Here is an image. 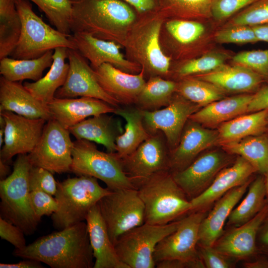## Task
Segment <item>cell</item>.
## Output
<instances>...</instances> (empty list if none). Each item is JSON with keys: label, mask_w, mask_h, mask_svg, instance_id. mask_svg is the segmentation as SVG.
Segmentation results:
<instances>
[{"label": "cell", "mask_w": 268, "mask_h": 268, "mask_svg": "<svg viewBox=\"0 0 268 268\" xmlns=\"http://www.w3.org/2000/svg\"><path fill=\"white\" fill-rule=\"evenodd\" d=\"M111 192L102 187L97 179L81 175L58 182L55 198L58 209L51 215L53 227L61 230L85 220L90 210Z\"/></svg>", "instance_id": "cell-6"}, {"label": "cell", "mask_w": 268, "mask_h": 268, "mask_svg": "<svg viewBox=\"0 0 268 268\" xmlns=\"http://www.w3.org/2000/svg\"><path fill=\"white\" fill-rule=\"evenodd\" d=\"M176 93L163 108L151 111L140 109L146 130L150 134L161 132L170 152L177 146L190 116L201 107Z\"/></svg>", "instance_id": "cell-15"}, {"label": "cell", "mask_w": 268, "mask_h": 268, "mask_svg": "<svg viewBox=\"0 0 268 268\" xmlns=\"http://www.w3.org/2000/svg\"><path fill=\"white\" fill-rule=\"evenodd\" d=\"M68 49L58 47L54 50L53 61L46 75L33 82H25L26 89L37 100L47 105L54 98L57 90L65 83L69 69Z\"/></svg>", "instance_id": "cell-31"}, {"label": "cell", "mask_w": 268, "mask_h": 268, "mask_svg": "<svg viewBox=\"0 0 268 268\" xmlns=\"http://www.w3.org/2000/svg\"><path fill=\"white\" fill-rule=\"evenodd\" d=\"M53 174L43 168L32 166L28 176L30 192L41 191L55 196L57 191L58 182L55 180Z\"/></svg>", "instance_id": "cell-47"}, {"label": "cell", "mask_w": 268, "mask_h": 268, "mask_svg": "<svg viewBox=\"0 0 268 268\" xmlns=\"http://www.w3.org/2000/svg\"><path fill=\"white\" fill-rule=\"evenodd\" d=\"M131 5L138 14L157 10L159 0H122Z\"/></svg>", "instance_id": "cell-53"}, {"label": "cell", "mask_w": 268, "mask_h": 268, "mask_svg": "<svg viewBox=\"0 0 268 268\" xmlns=\"http://www.w3.org/2000/svg\"><path fill=\"white\" fill-rule=\"evenodd\" d=\"M267 200L265 176L262 175L252 181L246 197L231 212L227 225L238 226L248 221L261 210Z\"/></svg>", "instance_id": "cell-37"}, {"label": "cell", "mask_w": 268, "mask_h": 268, "mask_svg": "<svg viewBox=\"0 0 268 268\" xmlns=\"http://www.w3.org/2000/svg\"><path fill=\"white\" fill-rule=\"evenodd\" d=\"M177 82L161 76H151L139 94L135 105L144 111H154L168 106L176 93Z\"/></svg>", "instance_id": "cell-36"}, {"label": "cell", "mask_w": 268, "mask_h": 268, "mask_svg": "<svg viewBox=\"0 0 268 268\" xmlns=\"http://www.w3.org/2000/svg\"><path fill=\"white\" fill-rule=\"evenodd\" d=\"M13 166L11 174L0 181V217L30 235L41 219L35 214L30 198L28 176L32 165L28 154L17 155Z\"/></svg>", "instance_id": "cell-5"}, {"label": "cell", "mask_w": 268, "mask_h": 268, "mask_svg": "<svg viewBox=\"0 0 268 268\" xmlns=\"http://www.w3.org/2000/svg\"><path fill=\"white\" fill-rule=\"evenodd\" d=\"M111 241L144 223V206L136 189L111 192L97 203Z\"/></svg>", "instance_id": "cell-10"}, {"label": "cell", "mask_w": 268, "mask_h": 268, "mask_svg": "<svg viewBox=\"0 0 268 268\" xmlns=\"http://www.w3.org/2000/svg\"><path fill=\"white\" fill-rule=\"evenodd\" d=\"M170 155L166 138L158 132L150 134L134 152L121 159L124 172L135 187L152 175L169 170Z\"/></svg>", "instance_id": "cell-13"}, {"label": "cell", "mask_w": 268, "mask_h": 268, "mask_svg": "<svg viewBox=\"0 0 268 268\" xmlns=\"http://www.w3.org/2000/svg\"><path fill=\"white\" fill-rule=\"evenodd\" d=\"M198 250L205 268H229L233 266L231 258L220 253L213 246L198 245Z\"/></svg>", "instance_id": "cell-49"}, {"label": "cell", "mask_w": 268, "mask_h": 268, "mask_svg": "<svg viewBox=\"0 0 268 268\" xmlns=\"http://www.w3.org/2000/svg\"><path fill=\"white\" fill-rule=\"evenodd\" d=\"M201 21L177 18L165 19L160 42L164 52L172 59L184 61L205 52L210 37Z\"/></svg>", "instance_id": "cell-11"}, {"label": "cell", "mask_w": 268, "mask_h": 268, "mask_svg": "<svg viewBox=\"0 0 268 268\" xmlns=\"http://www.w3.org/2000/svg\"><path fill=\"white\" fill-rule=\"evenodd\" d=\"M0 268H43L41 263L32 259H25L17 263L5 264L0 263Z\"/></svg>", "instance_id": "cell-55"}, {"label": "cell", "mask_w": 268, "mask_h": 268, "mask_svg": "<svg viewBox=\"0 0 268 268\" xmlns=\"http://www.w3.org/2000/svg\"><path fill=\"white\" fill-rule=\"evenodd\" d=\"M157 268H204V264L200 258L191 261L180 260H167L156 264Z\"/></svg>", "instance_id": "cell-52"}, {"label": "cell", "mask_w": 268, "mask_h": 268, "mask_svg": "<svg viewBox=\"0 0 268 268\" xmlns=\"http://www.w3.org/2000/svg\"><path fill=\"white\" fill-rule=\"evenodd\" d=\"M253 95L241 94L223 98L203 107L189 119L201 125L214 127L247 112Z\"/></svg>", "instance_id": "cell-30"}, {"label": "cell", "mask_w": 268, "mask_h": 268, "mask_svg": "<svg viewBox=\"0 0 268 268\" xmlns=\"http://www.w3.org/2000/svg\"><path fill=\"white\" fill-rule=\"evenodd\" d=\"M72 156L71 172L77 176L99 179L111 191L136 189L124 172L116 153L101 151L93 142L76 139L73 141Z\"/></svg>", "instance_id": "cell-8"}, {"label": "cell", "mask_w": 268, "mask_h": 268, "mask_svg": "<svg viewBox=\"0 0 268 268\" xmlns=\"http://www.w3.org/2000/svg\"><path fill=\"white\" fill-rule=\"evenodd\" d=\"M252 27L259 41L268 43V23Z\"/></svg>", "instance_id": "cell-57"}, {"label": "cell", "mask_w": 268, "mask_h": 268, "mask_svg": "<svg viewBox=\"0 0 268 268\" xmlns=\"http://www.w3.org/2000/svg\"><path fill=\"white\" fill-rule=\"evenodd\" d=\"M268 23V0H256L234 15L225 25L250 26Z\"/></svg>", "instance_id": "cell-43"}, {"label": "cell", "mask_w": 268, "mask_h": 268, "mask_svg": "<svg viewBox=\"0 0 268 268\" xmlns=\"http://www.w3.org/2000/svg\"><path fill=\"white\" fill-rule=\"evenodd\" d=\"M176 93L200 107L221 99L225 94L214 84L192 76L180 79Z\"/></svg>", "instance_id": "cell-41"}, {"label": "cell", "mask_w": 268, "mask_h": 268, "mask_svg": "<svg viewBox=\"0 0 268 268\" xmlns=\"http://www.w3.org/2000/svg\"><path fill=\"white\" fill-rule=\"evenodd\" d=\"M233 64L247 67L268 78V49L240 52L232 58Z\"/></svg>", "instance_id": "cell-45"}, {"label": "cell", "mask_w": 268, "mask_h": 268, "mask_svg": "<svg viewBox=\"0 0 268 268\" xmlns=\"http://www.w3.org/2000/svg\"><path fill=\"white\" fill-rule=\"evenodd\" d=\"M268 124V110L239 116L220 125L218 130V144L262 134Z\"/></svg>", "instance_id": "cell-33"}, {"label": "cell", "mask_w": 268, "mask_h": 268, "mask_svg": "<svg viewBox=\"0 0 268 268\" xmlns=\"http://www.w3.org/2000/svg\"><path fill=\"white\" fill-rule=\"evenodd\" d=\"M53 50L33 59H15L8 57L0 60V73L6 79L21 81L40 79L45 69L51 67L53 61Z\"/></svg>", "instance_id": "cell-34"}, {"label": "cell", "mask_w": 268, "mask_h": 268, "mask_svg": "<svg viewBox=\"0 0 268 268\" xmlns=\"http://www.w3.org/2000/svg\"><path fill=\"white\" fill-rule=\"evenodd\" d=\"M218 130L205 128L189 119L177 146L170 152L169 171L171 173L187 167L202 151L218 144Z\"/></svg>", "instance_id": "cell-21"}, {"label": "cell", "mask_w": 268, "mask_h": 268, "mask_svg": "<svg viewBox=\"0 0 268 268\" xmlns=\"http://www.w3.org/2000/svg\"><path fill=\"white\" fill-rule=\"evenodd\" d=\"M256 0H211L212 19L217 22L229 20Z\"/></svg>", "instance_id": "cell-46"}, {"label": "cell", "mask_w": 268, "mask_h": 268, "mask_svg": "<svg viewBox=\"0 0 268 268\" xmlns=\"http://www.w3.org/2000/svg\"><path fill=\"white\" fill-rule=\"evenodd\" d=\"M189 213L181 219L174 231L157 245L153 255L155 264L167 260L191 261L201 258L198 250L199 229L207 212L205 209Z\"/></svg>", "instance_id": "cell-14"}, {"label": "cell", "mask_w": 268, "mask_h": 268, "mask_svg": "<svg viewBox=\"0 0 268 268\" xmlns=\"http://www.w3.org/2000/svg\"><path fill=\"white\" fill-rule=\"evenodd\" d=\"M131 106L120 107L115 113L126 122L124 131L116 140V153L120 158L131 154L150 135L144 126L141 110Z\"/></svg>", "instance_id": "cell-32"}, {"label": "cell", "mask_w": 268, "mask_h": 268, "mask_svg": "<svg viewBox=\"0 0 268 268\" xmlns=\"http://www.w3.org/2000/svg\"><path fill=\"white\" fill-rule=\"evenodd\" d=\"M69 69L64 85L56 91L55 97L71 98L78 96L92 97L104 101L119 108L120 104L101 87L94 69L76 49H68Z\"/></svg>", "instance_id": "cell-16"}, {"label": "cell", "mask_w": 268, "mask_h": 268, "mask_svg": "<svg viewBox=\"0 0 268 268\" xmlns=\"http://www.w3.org/2000/svg\"><path fill=\"white\" fill-rule=\"evenodd\" d=\"M72 33L83 32L124 47L138 14L122 0H71Z\"/></svg>", "instance_id": "cell-2"}, {"label": "cell", "mask_w": 268, "mask_h": 268, "mask_svg": "<svg viewBox=\"0 0 268 268\" xmlns=\"http://www.w3.org/2000/svg\"><path fill=\"white\" fill-rule=\"evenodd\" d=\"M209 82L225 93H247L254 91L263 78L244 66L224 64L210 72L193 75Z\"/></svg>", "instance_id": "cell-28"}, {"label": "cell", "mask_w": 268, "mask_h": 268, "mask_svg": "<svg viewBox=\"0 0 268 268\" xmlns=\"http://www.w3.org/2000/svg\"><path fill=\"white\" fill-rule=\"evenodd\" d=\"M268 216V198L261 210L253 218L235 226L216 241L213 247L223 254L233 259L256 257L258 254L257 235L260 228Z\"/></svg>", "instance_id": "cell-20"}, {"label": "cell", "mask_w": 268, "mask_h": 268, "mask_svg": "<svg viewBox=\"0 0 268 268\" xmlns=\"http://www.w3.org/2000/svg\"><path fill=\"white\" fill-rule=\"evenodd\" d=\"M211 0H159L158 10L165 18L198 21L212 19Z\"/></svg>", "instance_id": "cell-39"}, {"label": "cell", "mask_w": 268, "mask_h": 268, "mask_svg": "<svg viewBox=\"0 0 268 268\" xmlns=\"http://www.w3.org/2000/svg\"><path fill=\"white\" fill-rule=\"evenodd\" d=\"M230 154H237L248 161L262 175L268 173V137L259 135L220 144Z\"/></svg>", "instance_id": "cell-35"}, {"label": "cell", "mask_w": 268, "mask_h": 268, "mask_svg": "<svg viewBox=\"0 0 268 268\" xmlns=\"http://www.w3.org/2000/svg\"><path fill=\"white\" fill-rule=\"evenodd\" d=\"M256 172L248 161L238 156L232 165L224 168L218 173L203 192L190 200V212L205 210L227 192L250 179Z\"/></svg>", "instance_id": "cell-23"}, {"label": "cell", "mask_w": 268, "mask_h": 268, "mask_svg": "<svg viewBox=\"0 0 268 268\" xmlns=\"http://www.w3.org/2000/svg\"><path fill=\"white\" fill-rule=\"evenodd\" d=\"M8 111L30 119H53L47 105L35 98L21 81L0 78V111Z\"/></svg>", "instance_id": "cell-26"}, {"label": "cell", "mask_w": 268, "mask_h": 268, "mask_svg": "<svg viewBox=\"0 0 268 268\" xmlns=\"http://www.w3.org/2000/svg\"><path fill=\"white\" fill-rule=\"evenodd\" d=\"M268 110V86L259 90L250 102L247 112H254L263 110Z\"/></svg>", "instance_id": "cell-51"}, {"label": "cell", "mask_w": 268, "mask_h": 268, "mask_svg": "<svg viewBox=\"0 0 268 268\" xmlns=\"http://www.w3.org/2000/svg\"><path fill=\"white\" fill-rule=\"evenodd\" d=\"M30 198L35 213L41 219L44 215H52L58 209V203L56 199L46 192L31 191Z\"/></svg>", "instance_id": "cell-48"}, {"label": "cell", "mask_w": 268, "mask_h": 268, "mask_svg": "<svg viewBox=\"0 0 268 268\" xmlns=\"http://www.w3.org/2000/svg\"><path fill=\"white\" fill-rule=\"evenodd\" d=\"M47 106L52 118L67 129L92 116L104 113L115 114L118 108L104 101L88 97H55Z\"/></svg>", "instance_id": "cell-24"}, {"label": "cell", "mask_w": 268, "mask_h": 268, "mask_svg": "<svg viewBox=\"0 0 268 268\" xmlns=\"http://www.w3.org/2000/svg\"><path fill=\"white\" fill-rule=\"evenodd\" d=\"M110 113L89 117L69 128L76 139H84L103 145L107 151L116 152V140L123 131Z\"/></svg>", "instance_id": "cell-29"}, {"label": "cell", "mask_w": 268, "mask_h": 268, "mask_svg": "<svg viewBox=\"0 0 268 268\" xmlns=\"http://www.w3.org/2000/svg\"><path fill=\"white\" fill-rule=\"evenodd\" d=\"M85 220L95 259L93 268H128L116 253L97 204L90 210Z\"/></svg>", "instance_id": "cell-27"}, {"label": "cell", "mask_w": 268, "mask_h": 268, "mask_svg": "<svg viewBox=\"0 0 268 268\" xmlns=\"http://www.w3.org/2000/svg\"><path fill=\"white\" fill-rule=\"evenodd\" d=\"M257 246L258 253L268 257V216L263 222L259 230Z\"/></svg>", "instance_id": "cell-54"}, {"label": "cell", "mask_w": 268, "mask_h": 268, "mask_svg": "<svg viewBox=\"0 0 268 268\" xmlns=\"http://www.w3.org/2000/svg\"><path fill=\"white\" fill-rule=\"evenodd\" d=\"M12 255L32 259L52 268H92L94 262L86 222L41 237Z\"/></svg>", "instance_id": "cell-1"}, {"label": "cell", "mask_w": 268, "mask_h": 268, "mask_svg": "<svg viewBox=\"0 0 268 268\" xmlns=\"http://www.w3.org/2000/svg\"><path fill=\"white\" fill-rule=\"evenodd\" d=\"M21 31V21L15 0H0V60L11 55Z\"/></svg>", "instance_id": "cell-38"}, {"label": "cell", "mask_w": 268, "mask_h": 268, "mask_svg": "<svg viewBox=\"0 0 268 268\" xmlns=\"http://www.w3.org/2000/svg\"><path fill=\"white\" fill-rule=\"evenodd\" d=\"M70 38L76 49L90 62L93 69L108 63L131 74L138 73L142 69L138 64L126 58L120 51L123 47L114 42L101 39L83 32L73 33Z\"/></svg>", "instance_id": "cell-19"}, {"label": "cell", "mask_w": 268, "mask_h": 268, "mask_svg": "<svg viewBox=\"0 0 268 268\" xmlns=\"http://www.w3.org/2000/svg\"><path fill=\"white\" fill-rule=\"evenodd\" d=\"M144 206L145 223L165 225L188 213L190 200L171 172H158L135 186Z\"/></svg>", "instance_id": "cell-4"}, {"label": "cell", "mask_w": 268, "mask_h": 268, "mask_svg": "<svg viewBox=\"0 0 268 268\" xmlns=\"http://www.w3.org/2000/svg\"><path fill=\"white\" fill-rule=\"evenodd\" d=\"M165 19L158 9L138 14L123 47L127 59L138 64L149 77L169 79L171 76L172 59L164 52L160 42Z\"/></svg>", "instance_id": "cell-3"}, {"label": "cell", "mask_w": 268, "mask_h": 268, "mask_svg": "<svg viewBox=\"0 0 268 268\" xmlns=\"http://www.w3.org/2000/svg\"><path fill=\"white\" fill-rule=\"evenodd\" d=\"M21 21L18 42L10 55L15 59L39 58L47 52L58 47L76 49L71 35L64 34L46 23L33 10L28 0H15Z\"/></svg>", "instance_id": "cell-7"}, {"label": "cell", "mask_w": 268, "mask_h": 268, "mask_svg": "<svg viewBox=\"0 0 268 268\" xmlns=\"http://www.w3.org/2000/svg\"><path fill=\"white\" fill-rule=\"evenodd\" d=\"M34 2L60 32L70 35L72 19L71 0H28Z\"/></svg>", "instance_id": "cell-42"}, {"label": "cell", "mask_w": 268, "mask_h": 268, "mask_svg": "<svg viewBox=\"0 0 268 268\" xmlns=\"http://www.w3.org/2000/svg\"><path fill=\"white\" fill-rule=\"evenodd\" d=\"M230 58V54L225 51L209 50L197 58L181 61L171 70V75H174L180 79L209 72L225 64Z\"/></svg>", "instance_id": "cell-40"}, {"label": "cell", "mask_w": 268, "mask_h": 268, "mask_svg": "<svg viewBox=\"0 0 268 268\" xmlns=\"http://www.w3.org/2000/svg\"><path fill=\"white\" fill-rule=\"evenodd\" d=\"M93 69L101 87L120 105L135 104L146 82L142 69L138 73L131 74L104 63Z\"/></svg>", "instance_id": "cell-22"}, {"label": "cell", "mask_w": 268, "mask_h": 268, "mask_svg": "<svg viewBox=\"0 0 268 268\" xmlns=\"http://www.w3.org/2000/svg\"><path fill=\"white\" fill-rule=\"evenodd\" d=\"M24 234L19 227L0 217V236L15 249H22L26 246Z\"/></svg>", "instance_id": "cell-50"}, {"label": "cell", "mask_w": 268, "mask_h": 268, "mask_svg": "<svg viewBox=\"0 0 268 268\" xmlns=\"http://www.w3.org/2000/svg\"><path fill=\"white\" fill-rule=\"evenodd\" d=\"M9 163L0 159V179L2 180L7 178L9 175L10 168Z\"/></svg>", "instance_id": "cell-58"}, {"label": "cell", "mask_w": 268, "mask_h": 268, "mask_svg": "<svg viewBox=\"0 0 268 268\" xmlns=\"http://www.w3.org/2000/svg\"><path fill=\"white\" fill-rule=\"evenodd\" d=\"M213 40L220 44H244L258 42L252 26L224 25L213 34Z\"/></svg>", "instance_id": "cell-44"}, {"label": "cell", "mask_w": 268, "mask_h": 268, "mask_svg": "<svg viewBox=\"0 0 268 268\" xmlns=\"http://www.w3.org/2000/svg\"><path fill=\"white\" fill-rule=\"evenodd\" d=\"M228 162L229 158L225 154L212 151L195 159L184 169L171 173L176 183L191 200L210 185Z\"/></svg>", "instance_id": "cell-18"}, {"label": "cell", "mask_w": 268, "mask_h": 268, "mask_svg": "<svg viewBox=\"0 0 268 268\" xmlns=\"http://www.w3.org/2000/svg\"><path fill=\"white\" fill-rule=\"evenodd\" d=\"M0 114L6 123L0 159L9 164L14 156L29 154L33 150L40 139L47 121L28 118L8 111H0Z\"/></svg>", "instance_id": "cell-17"}, {"label": "cell", "mask_w": 268, "mask_h": 268, "mask_svg": "<svg viewBox=\"0 0 268 268\" xmlns=\"http://www.w3.org/2000/svg\"><path fill=\"white\" fill-rule=\"evenodd\" d=\"M181 219L165 225L147 223L136 226L121 236L114 244L120 260L128 268H154L153 255L158 243L174 231Z\"/></svg>", "instance_id": "cell-9"}, {"label": "cell", "mask_w": 268, "mask_h": 268, "mask_svg": "<svg viewBox=\"0 0 268 268\" xmlns=\"http://www.w3.org/2000/svg\"><path fill=\"white\" fill-rule=\"evenodd\" d=\"M267 197L268 198V173L264 175Z\"/></svg>", "instance_id": "cell-59"}, {"label": "cell", "mask_w": 268, "mask_h": 268, "mask_svg": "<svg viewBox=\"0 0 268 268\" xmlns=\"http://www.w3.org/2000/svg\"><path fill=\"white\" fill-rule=\"evenodd\" d=\"M68 129L54 119L47 121L37 145L28 156L33 166L53 174L71 172L73 141Z\"/></svg>", "instance_id": "cell-12"}, {"label": "cell", "mask_w": 268, "mask_h": 268, "mask_svg": "<svg viewBox=\"0 0 268 268\" xmlns=\"http://www.w3.org/2000/svg\"><path fill=\"white\" fill-rule=\"evenodd\" d=\"M246 268H268V257L258 253L255 259L244 264Z\"/></svg>", "instance_id": "cell-56"}, {"label": "cell", "mask_w": 268, "mask_h": 268, "mask_svg": "<svg viewBox=\"0 0 268 268\" xmlns=\"http://www.w3.org/2000/svg\"><path fill=\"white\" fill-rule=\"evenodd\" d=\"M231 189L216 201L214 207L204 217L200 224L198 245L213 246L223 233V227L236 205L247 191L252 182Z\"/></svg>", "instance_id": "cell-25"}]
</instances>
